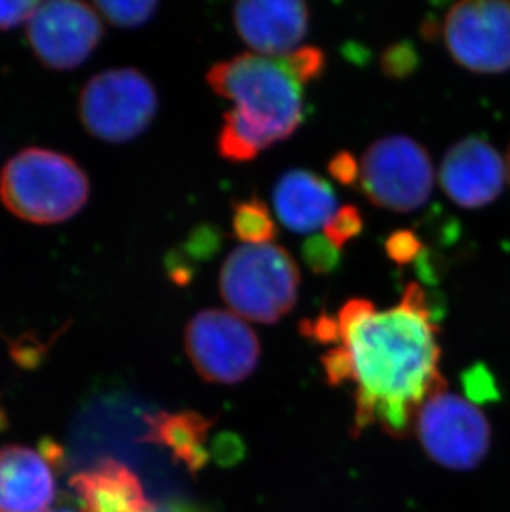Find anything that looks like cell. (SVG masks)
Masks as SVG:
<instances>
[{
  "label": "cell",
  "mask_w": 510,
  "mask_h": 512,
  "mask_svg": "<svg viewBox=\"0 0 510 512\" xmlns=\"http://www.w3.org/2000/svg\"><path fill=\"white\" fill-rule=\"evenodd\" d=\"M337 320L340 339L322 365L333 387L353 385L355 435L378 426L386 435L406 438L421 406L446 392L439 327L426 290L411 282L400 304L385 312L370 300H348Z\"/></svg>",
  "instance_id": "6da1fadb"
},
{
  "label": "cell",
  "mask_w": 510,
  "mask_h": 512,
  "mask_svg": "<svg viewBox=\"0 0 510 512\" xmlns=\"http://www.w3.org/2000/svg\"><path fill=\"white\" fill-rule=\"evenodd\" d=\"M219 97L234 103L224 113L217 153L234 163L257 158L260 151L294 135L302 118V85L279 58L242 54L212 65L206 75Z\"/></svg>",
  "instance_id": "7a4b0ae2"
},
{
  "label": "cell",
  "mask_w": 510,
  "mask_h": 512,
  "mask_svg": "<svg viewBox=\"0 0 510 512\" xmlns=\"http://www.w3.org/2000/svg\"><path fill=\"white\" fill-rule=\"evenodd\" d=\"M90 198V179L70 156L27 148L10 158L0 173V201L25 223H65Z\"/></svg>",
  "instance_id": "3957f363"
},
{
  "label": "cell",
  "mask_w": 510,
  "mask_h": 512,
  "mask_svg": "<svg viewBox=\"0 0 510 512\" xmlns=\"http://www.w3.org/2000/svg\"><path fill=\"white\" fill-rule=\"evenodd\" d=\"M299 266L277 244H242L227 256L219 274L221 297L234 314L275 324L299 299Z\"/></svg>",
  "instance_id": "277c9868"
},
{
  "label": "cell",
  "mask_w": 510,
  "mask_h": 512,
  "mask_svg": "<svg viewBox=\"0 0 510 512\" xmlns=\"http://www.w3.org/2000/svg\"><path fill=\"white\" fill-rule=\"evenodd\" d=\"M158 112V93L136 68H110L88 80L78 98V115L90 135L126 143L145 133Z\"/></svg>",
  "instance_id": "5b68a950"
},
{
  "label": "cell",
  "mask_w": 510,
  "mask_h": 512,
  "mask_svg": "<svg viewBox=\"0 0 510 512\" xmlns=\"http://www.w3.org/2000/svg\"><path fill=\"white\" fill-rule=\"evenodd\" d=\"M360 166L361 191L378 208L411 213L433 193L431 156L409 136H385L371 143Z\"/></svg>",
  "instance_id": "8992f818"
},
{
  "label": "cell",
  "mask_w": 510,
  "mask_h": 512,
  "mask_svg": "<svg viewBox=\"0 0 510 512\" xmlns=\"http://www.w3.org/2000/svg\"><path fill=\"white\" fill-rule=\"evenodd\" d=\"M184 343L194 370L209 383L236 385L259 365V337L234 312L201 310L189 320Z\"/></svg>",
  "instance_id": "52a82bcc"
},
{
  "label": "cell",
  "mask_w": 510,
  "mask_h": 512,
  "mask_svg": "<svg viewBox=\"0 0 510 512\" xmlns=\"http://www.w3.org/2000/svg\"><path fill=\"white\" fill-rule=\"evenodd\" d=\"M416 431L429 458L456 471L476 468L491 448L486 415L472 401L453 393H438L421 406Z\"/></svg>",
  "instance_id": "ba28073f"
},
{
  "label": "cell",
  "mask_w": 510,
  "mask_h": 512,
  "mask_svg": "<svg viewBox=\"0 0 510 512\" xmlns=\"http://www.w3.org/2000/svg\"><path fill=\"white\" fill-rule=\"evenodd\" d=\"M449 54L461 67L477 73L510 68V2L469 0L454 4L443 25Z\"/></svg>",
  "instance_id": "9c48e42d"
},
{
  "label": "cell",
  "mask_w": 510,
  "mask_h": 512,
  "mask_svg": "<svg viewBox=\"0 0 510 512\" xmlns=\"http://www.w3.org/2000/svg\"><path fill=\"white\" fill-rule=\"evenodd\" d=\"M27 37L45 67L75 70L97 49L103 24L92 5L75 0L40 2L27 24Z\"/></svg>",
  "instance_id": "30bf717a"
},
{
  "label": "cell",
  "mask_w": 510,
  "mask_h": 512,
  "mask_svg": "<svg viewBox=\"0 0 510 512\" xmlns=\"http://www.w3.org/2000/svg\"><path fill=\"white\" fill-rule=\"evenodd\" d=\"M439 179L453 203L466 209L484 208L502 193L506 165L491 143L469 136L444 155Z\"/></svg>",
  "instance_id": "8fae6325"
},
{
  "label": "cell",
  "mask_w": 510,
  "mask_h": 512,
  "mask_svg": "<svg viewBox=\"0 0 510 512\" xmlns=\"http://www.w3.org/2000/svg\"><path fill=\"white\" fill-rule=\"evenodd\" d=\"M307 4L299 0H246L234 5L237 34L262 57H287L308 32Z\"/></svg>",
  "instance_id": "7c38bea8"
},
{
  "label": "cell",
  "mask_w": 510,
  "mask_h": 512,
  "mask_svg": "<svg viewBox=\"0 0 510 512\" xmlns=\"http://www.w3.org/2000/svg\"><path fill=\"white\" fill-rule=\"evenodd\" d=\"M57 494L52 466L27 446L0 448V512H49Z\"/></svg>",
  "instance_id": "4fadbf2b"
},
{
  "label": "cell",
  "mask_w": 510,
  "mask_h": 512,
  "mask_svg": "<svg viewBox=\"0 0 510 512\" xmlns=\"http://www.w3.org/2000/svg\"><path fill=\"white\" fill-rule=\"evenodd\" d=\"M70 486L83 512H150L141 481L115 458L98 459L92 468L73 474Z\"/></svg>",
  "instance_id": "5bb4252c"
},
{
  "label": "cell",
  "mask_w": 510,
  "mask_h": 512,
  "mask_svg": "<svg viewBox=\"0 0 510 512\" xmlns=\"http://www.w3.org/2000/svg\"><path fill=\"white\" fill-rule=\"evenodd\" d=\"M275 214L290 231L307 234L317 231L337 213L332 186L312 171L292 170L275 183Z\"/></svg>",
  "instance_id": "9a60e30c"
},
{
  "label": "cell",
  "mask_w": 510,
  "mask_h": 512,
  "mask_svg": "<svg viewBox=\"0 0 510 512\" xmlns=\"http://www.w3.org/2000/svg\"><path fill=\"white\" fill-rule=\"evenodd\" d=\"M143 440L169 451L179 464L198 473L209 463L206 443L214 420L198 411H159L146 416Z\"/></svg>",
  "instance_id": "2e32d148"
},
{
  "label": "cell",
  "mask_w": 510,
  "mask_h": 512,
  "mask_svg": "<svg viewBox=\"0 0 510 512\" xmlns=\"http://www.w3.org/2000/svg\"><path fill=\"white\" fill-rule=\"evenodd\" d=\"M232 231L244 244H272L277 237V226L267 204L255 194L234 203Z\"/></svg>",
  "instance_id": "e0dca14e"
},
{
  "label": "cell",
  "mask_w": 510,
  "mask_h": 512,
  "mask_svg": "<svg viewBox=\"0 0 510 512\" xmlns=\"http://www.w3.org/2000/svg\"><path fill=\"white\" fill-rule=\"evenodd\" d=\"M95 9L102 12L108 22L121 29H135L145 25L158 9V2L143 0V2H97Z\"/></svg>",
  "instance_id": "ac0fdd59"
},
{
  "label": "cell",
  "mask_w": 510,
  "mask_h": 512,
  "mask_svg": "<svg viewBox=\"0 0 510 512\" xmlns=\"http://www.w3.org/2000/svg\"><path fill=\"white\" fill-rule=\"evenodd\" d=\"M279 60L299 85L315 82L325 70V54L317 47H300Z\"/></svg>",
  "instance_id": "d6986e66"
},
{
  "label": "cell",
  "mask_w": 510,
  "mask_h": 512,
  "mask_svg": "<svg viewBox=\"0 0 510 512\" xmlns=\"http://www.w3.org/2000/svg\"><path fill=\"white\" fill-rule=\"evenodd\" d=\"M363 231V216L360 209L353 204H345L337 209V213L328 219V223L323 226V236L332 242L337 249H342L347 242L360 236Z\"/></svg>",
  "instance_id": "ffe728a7"
},
{
  "label": "cell",
  "mask_w": 510,
  "mask_h": 512,
  "mask_svg": "<svg viewBox=\"0 0 510 512\" xmlns=\"http://www.w3.org/2000/svg\"><path fill=\"white\" fill-rule=\"evenodd\" d=\"M302 257L315 274H330L340 264V249L325 236H312L304 242Z\"/></svg>",
  "instance_id": "44dd1931"
},
{
  "label": "cell",
  "mask_w": 510,
  "mask_h": 512,
  "mask_svg": "<svg viewBox=\"0 0 510 512\" xmlns=\"http://www.w3.org/2000/svg\"><path fill=\"white\" fill-rule=\"evenodd\" d=\"M380 65L386 77L401 80L418 68V54L411 42H398L383 52Z\"/></svg>",
  "instance_id": "7402d4cb"
},
{
  "label": "cell",
  "mask_w": 510,
  "mask_h": 512,
  "mask_svg": "<svg viewBox=\"0 0 510 512\" xmlns=\"http://www.w3.org/2000/svg\"><path fill=\"white\" fill-rule=\"evenodd\" d=\"M423 242L418 234L409 229H400L390 234L386 239V256L395 262L396 266H409L418 259L419 254L423 252Z\"/></svg>",
  "instance_id": "603a6c76"
},
{
  "label": "cell",
  "mask_w": 510,
  "mask_h": 512,
  "mask_svg": "<svg viewBox=\"0 0 510 512\" xmlns=\"http://www.w3.org/2000/svg\"><path fill=\"white\" fill-rule=\"evenodd\" d=\"M300 332L308 339L323 345H337L340 339L337 315H328L323 312L313 320H304L300 324Z\"/></svg>",
  "instance_id": "cb8c5ba5"
},
{
  "label": "cell",
  "mask_w": 510,
  "mask_h": 512,
  "mask_svg": "<svg viewBox=\"0 0 510 512\" xmlns=\"http://www.w3.org/2000/svg\"><path fill=\"white\" fill-rule=\"evenodd\" d=\"M40 2L17 0V2H0V30H10L20 24H29Z\"/></svg>",
  "instance_id": "d4e9b609"
},
{
  "label": "cell",
  "mask_w": 510,
  "mask_h": 512,
  "mask_svg": "<svg viewBox=\"0 0 510 512\" xmlns=\"http://www.w3.org/2000/svg\"><path fill=\"white\" fill-rule=\"evenodd\" d=\"M328 171H330L333 178L337 179L338 183L342 186H348V188L357 186L358 181H360L361 166L358 165L357 158L348 151H340V153L333 156L330 163H328Z\"/></svg>",
  "instance_id": "484cf974"
},
{
  "label": "cell",
  "mask_w": 510,
  "mask_h": 512,
  "mask_svg": "<svg viewBox=\"0 0 510 512\" xmlns=\"http://www.w3.org/2000/svg\"><path fill=\"white\" fill-rule=\"evenodd\" d=\"M242 451H244V446H242L239 438L222 435L219 436V440L214 441L211 453L216 456L219 463L232 464L236 463L237 459L242 458Z\"/></svg>",
  "instance_id": "4316f807"
},
{
  "label": "cell",
  "mask_w": 510,
  "mask_h": 512,
  "mask_svg": "<svg viewBox=\"0 0 510 512\" xmlns=\"http://www.w3.org/2000/svg\"><path fill=\"white\" fill-rule=\"evenodd\" d=\"M484 377H486V373L476 372V370H472L467 375V395L476 397L474 400H481V398L486 400V397H494V387H492V383L484 382Z\"/></svg>",
  "instance_id": "83f0119b"
},
{
  "label": "cell",
  "mask_w": 510,
  "mask_h": 512,
  "mask_svg": "<svg viewBox=\"0 0 510 512\" xmlns=\"http://www.w3.org/2000/svg\"><path fill=\"white\" fill-rule=\"evenodd\" d=\"M150 512H209L199 504L191 503L186 499L171 498L151 504Z\"/></svg>",
  "instance_id": "f1b7e54d"
},
{
  "label": "cell",
  "mask_w": 510,
  "mask_h": 512,
  "mask_svg": "<svg viewBox=\"0 0 510 512\" xmlns=\"http://www.w3.org/2000/svg\"><path fill=\"white\" fill-rule=\"evenodd\" d=\"M5 426H7V418H5V410L0 405V431L4 430Z\"/></svg>",
  "instance_id": "f546056e"
},
{
  "label": "cell",
  "mask_w": 510,
  "mask_h": 512,
  "mask_svg": "<svg viewBox=\"0 0 510 512\" xmlns=\"http://www.w3.org/2000/svg\"><path fill=\"white\" fill-rule=\"evenodd\" d=\"M507 173H509V179H510V146H509V153H507Z\"/></svg>",
  "instance_id": "4dcf8cb0"
},
{
  "label": "cell",
  "mask_w": 510,
  "mask_h": 512,
  "mask_svg": "<svg viewBox=\"0 0 510 512\" xmlns=\"http://www.w3.org/2000/svg\"><path fill=\"white\" fill-rule=\"evenodd\" d=\"M53 512H75V511H70V509H60V511H53Z\"/></svg>",
  "instance_id": "1f68e13d"
}]
</instances>
